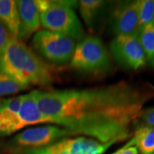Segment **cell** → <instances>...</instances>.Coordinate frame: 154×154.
Instances as JSON below:
<instances>
[{
	"label": "cell",
	"instance_id": "obj_1",
	"mask_svg": "<svg viewBox=\"0 0 154 154\" xmlns=\"http://www.w3.org/2000/svg\"><path fill=\"white\" fill-rule=\"evenodd\" d=\"M38 109L50 123L113 145L129 136L130 126L154 95L148 85L120 82L88 89L34 90Z\"/></svg>",
	"mask_w": 154,
	"mask_h": 154
},
{
	"label": "cell",
	"instance_id": "obj_2",
	"mask_svg": "<svg viewBox=\"0 0 154 154\" xmlns=\"http://www.w3.org/2000/svg\"><path fill=\"white\" fill-rule=\"evenodd\" d=\"M0 70L27 88L47 85L52 80L44 62L22 40L12 36L0 56Z\"/></svg>",
	"mask_w": 154,
	"mask_h": 154
},
{
	"label": "cell",
	"instance_id": "obj_3",
	"mask_svg": "<svg viewBox=\"0 0 154 154\" xmlns=\"http://www.w3.org/2000/svg\"><path fill=\"white\" fill-rule=\"evenodd\" d=\"M41 25L51 32L64 34L73 39L82 38L83 28L75 11L74 2L36 0Z\"/></svg>",
	"mask_w": 154,
	"mask_h": 154
},
{
	"label": "cell",
	"instance_id": "obj_4",
	"mask_svg": "<svg viewBox=\"0 0 154 154\" xmlns=\"http://www.w3.org/2000/svg\"><path fill=\"white\" fill-rule=\"evenodd\" d=\"M70 65L79 71H105L110 66V57L101 39L89 36L81 39L75 45Z\"/></svg>",
	"mask_w": 154,
	"mask_h": 154
},
{
	"label": "cell",
	"instance_id": "obj_5",
	"mask_svg": "<svg viewBox=\"0 0 154 154\" xmlns=\"http://www.w3.org/2000/svg\"><path fill=\"white\" fill-rule=\"evenodd\" d=\"M32 42L46 60L55 63H65L71 60L76 45L75 39L45 29L34 33Z\"/></svg>",
	"mask_w": 154,
	"mask_h": 154
},
{
	"label": "cell",
	"instance_id": "obj_6",
	"mask_svg": "<svg viewBox=\"0 0 154 154\" xmlns=\"http://www.w3.org/2000/svg\"><path fill=\"white\" fill-rule=\"evenodd\" d=\"M110 48L115 60L122 66L136 70L146 64V59L139 33L116 36Z\"/></svg>",
	"mask_w": 154,
	"mask_h": 154
},
{
	"label": "cell",
	"instance_id": "obj_7",
	"mask_svg": "<svg viewBox=\"0 0 154 154\" xmlns=\"http://www.w3.org/2000/svg\"><path fill=\"white\" fill-rule=\"evenodd\" d=\"M69 135H73L69 130L53 124L27 128L18 134L14 140L21 146L37 149L45 147Z\"/></svg>",
	"mask_w": 154,
	"mask_h": 154
},
{
	"label": "cell",
	"instance_id": "obj_8",
	"mask_svg": "<svg viewBox=\"0 0 154 154\" xmlns=\"http://www.w3.org/2000/svg\"><path fill=\"white\" fill-rule=\"evenodd\" d=\"M110 26L116 36L139 33L138 1L122 2L116 6L111 16Z\"/></svg>",
	"mask_w": 154,
	"mask_h": 154
},
{
	"label": "cell",
	"instance_id": "obj_9",
	"mask_svg": "<svg viewBox=\"0 0 154 154\" xmlns=\"http://www.w3.org/2000/svg\"><path fill=\"white\" fill-rule=\"evenodd\" d=\"M40 123H50V120L38 109L34 90L29 94H22V104L17 116L16 132L25 127Z\"/></svg>",
	"mask_w": 154,
	"mask_h": 154
},
{
	"label": "cell",
	"instance_id": "obj_10",
	"mask_svg": "<svg viewBox=\"0 0 154 154\" xmlns=\"http://www.w3.org/2000/svg\"><path fill=\"white\" fill-rule=\"evenodd\" d=\"M20 17V39H27L36 33L41 26L40 16L36 0L17 1Z\"/></svg>",
	"mask_w": 154,
	"mask_h": 154
},
{
	"label": "cell",
	"instance_id": "obj_11",
	"mask_svg": "<svg viewBox=\"0 0 154 154\" xmlns=\"http://www.w3.org/2000/svg\"><path fill=\"white\" fill-rule=\"evenodd\" d=\"M0 22L12 37L20 39V17L16 0H0Z\"/></svg>",
	"mask_w": 154,
	"mask_h": 154
},
{
	"label": "cell",
	"instance_id": "obj_12",
	"mask_svg": "<svg viewBox=\"0 0 154 154\" xmlns=\"http://www.w3.org/2000/svg\"><path fill=\"white\" fill-rule=\"evenodd\" d=\"M65 142L69 154H103L112 146L84 136L65 139Z\"/></svg>",
	"mask_w": 154,
	"mask_h": 154
},
{
	"label": "cell",
	"instance_id": "obj_13",
	"mask_svg": "<svg viewBox=\"0 0 154 154\" xmlns=\"http://www.w3.org/2000/svg\"><path fill=\"white\" fill-rule=\"evenodd\" d=\"M126 146H135L141 154L154 153V127L139 128Z\"/></svg>",
	"mask_w": 154,
	"mask_h": 154
},
{
	"label": "cell",
	"instance_id": "obj_14",
	"mask_svg": "<svg viewBox=\"0 0 154 154\" xmlns=\"http://www.w3.org/2000/svg\"><path fill=\"white\" fill-rule=\"evenodd\" d=\"M139 38L142 45L146 59L154 67V21L140 29Z\"/></svg>",
	"mask_w": 154,
	"mask_h": 154
},
{
	"label": "cell",
	"instance_id": "obj_15",
	"mask_svg": "<svg viewBox=\"0 0 154 154\" xmlns=\"http://www.w3.org/2000/svg\"><path fill=\"white\" fill-rule=\"evenodd\" d=\"M105 5L101 0H82L79 2V12L88 28H92L99 11Z\"/></svg>",
	"mask_w": 154,
	"mask_h": 154
},
{
	"label": "cell",
	"instance_id": "obj_16",
	"mask_svg": "<svg viewBox=\"0 0 154 154\" xmlns=\"http://www.w3.org/2000/svg\"><path fill=\"white\" fill-rule=\"evenodd\" d=\"M28 88L17 82L6 73L0 70V98L20 93Z\"/></svg>",
	"mask_w": 154,
	"mask_h": 154
},
{
	"label": "cell",
	"instance_id": "obj_17",
	"mask_svg": "<svg viewBox=\"0 0 154 154\" xmlns=\"http://www.w3.org/2000/svg\"><path fill=\"white\" fill-rule=\"evenodd\" d=\"M138 17L140 29L154 21V0L138 1Z\"/></svg>",
	"mask_w": 154,
	"mask_h": 154
},
{
	"label": "cell",
	"instance_id": "obj_18",
	"mask_svg": "<svg viewBox=\"0 0 154 154\" xmlns=\"http://www.w3.org/2000/svg\"><path fill=\"white\" fill-rule=\"evenodd\" d=\"M16 124L17 119L6 110L0 108V137L14 134L16 132Z\"/></svg>",
	"mask_w": 154,
	"mask_h": 154
},
{
	"label": "cell",
	"instance_id": "obj_19",
	"mask_svg": "<svg viewBox=\"0 0 154 154\" xmlns=\"http://www.w3.org/2000/svg\"><path fill=\"white\" fill-rule=\"evenodd\" d=\"M26 154H69V152L67 147L65 139H63L60 141H57L45 147L30 149Z\"/></svg>",
	"mask_w": 154,
	"mask_h": 154
},
{
	"label": "cell",
	"instance_id": "obj_20",
	"mask_svg": "<svg viewBox=\"0 0 154 154\" xmlns=\"http://www.w3.org/2000/svg\"><path fill=\"white\" fill-rule=\"evenodd\" d=\"M137 123V128H153L154 127V107L141 110L138 115L137 118L134 123Z\"/></svg>",
	"mask_w": 154,
	"mask_h": 154
},
{
	"label": "cell",
	"instance_id": "obj_21",
	"mask_svg": "<svg viewBox=\"0 0 154 154\" xmlns=\"http://www.w3.org/2000/svg\"><path fill=\"white\" fill-rule=\"evenodd\" d=\"M11 37V35L8 32V30L2 24V22H0V56L2 55L4 50L5 48L6 45H7Z\"/></svg>",
	"mask_w": 154,
	"mask_h": 154
},
{
	"label": "cell",
	"instance_id": "obj_22",
	"mask_svg": "<svg viewBox=\"0 0 154 154\" xmlns=\"http://www.w3.org/2000/svg\"><path fill=\"white\" fill-rule=\"evenodd\" d=\"M112 154H139V151L135 146H124L122 148L117 150Z\"/></svg>",
	"mask_w": 154,
	"mask_h": 154
},
{
	"label": "cell",
	"instance_id": "obj_23",
	"mask_svg": "<svg viewBox=\"0 0 154 154\" xmlns=\"http://www.w3.org/2000/svg\"><path fill=\"white\" fill-rule=\"evenodd\" d=\"M153 154H154V153H153Z\"/></svg>",
	"mask_w": 154,
	"mask_h": 154
}]
</instances>
